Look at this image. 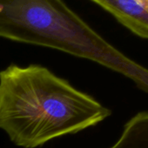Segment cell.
I'll list each match as a JSON object with an SVG mask.
<instances>
[{
    "label": "cell",
    "mask_w": 148,
    "mask_h": 148,
    "mask_svg": "<svg viewBox=\"0 0 148 148\" xmlns=\"http://www.w3.org/2000/svg\"><path fill=\"white\" fill-rule=\"evenodd\" d=\"M112 111L39 64L0 71V129L23 148H36L106 119Z\"/></svg>",
    "instance_id": "cell-1"
},
{
    "label": "cell",
    "mask_w": 148,
    "mask_h": 148,
    "mask_svg": "<svg viewBox=\"0 0 148 148\" xmlns=\"http://www.w3.org/2000/svg\"><path fill=\"white\" fill-rule=\"evenodd\" d=\"M0 38L89 59L148 93V68L112 45L63 0H0Z\"/></svg>",
    "instance_id": "cell-2"
},
{
    "label": "cell",
    "mask_w": 148,
    "mask_h": 148,
    "mask_svg": "<svg viewBox=\"0 0 148 148\" xmlns=\"http://www.w3.org/2000/svg\"><path fill=\"white\" fill-rule=\"evenodd\" d=\"M139 38L148 39V12L137 0H91Z\"/></svg>",
    "instance_id": "cell-3"
},
{
    "label": "cell",
    "mask_w": 148,
    "mask_h": 148,
    "mask_svg": "<svg viewBox=\"0 0 148 148\" xmlns=\"http://www.w3.org/2000/svg\"><path fill=\"white\" fill-rule=\"evenodd\" d=\"M107 148H148V111L138 112L128 119L119 138Z\"/></svg>",
    "instance_id": "cell-4"
},
{
    "label": "cell",
    "mask_w": 148,
    "mask_h": 148,
    "mask_svg": "<svg viewBox=\"0 0 148 148\" xmlns=\"http://www.w3.org/2000/svg\"><path fill=\"white\" fill-rule=\"evenodd\" d=\"M137 2L140 4L148 12V0H137Z\"/></svg>",
    "instance_id": "cell-5"
}]
</instances>
